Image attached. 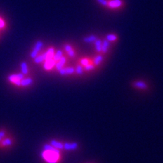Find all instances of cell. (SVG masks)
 I'll return each mask as SVG.
<instances>
[{
  "instance_id": "cell-1",
  "label": "cell",
  "mask_w": 163,
  "mask_h": 163,
  "mask_svg": "<svg viewBox=\"0 0 163 163\" xmlns=\"http://www.w3.org/2000/svg\"><path fill=\"white\" fill-rule=\"evenodd\" d=\"M60 152H53V151H44L42 156L48 163H56L58 159Z\"/></svg>"
},
{
  "instance_id": "cell-2",
  "label": "cell",
  "mask_w": 163,
  "mask_h": 163,
  "mask_svg": "<svg viewBox=\"0 0 163 163\" xmlns=\"http://www.w3.org/2000/svg\"><path fill=\"white\" fill-rule=\"evenodd\" d=\"M42 47H43V43H42L41 41H39V42H36V45H35V47H34V49H33V51L30 53L31 58L34 59V58H36L37 55H38L39 51L42 48Z\"/></svg>"
},
{
  "instance_id": "cell-3",
  "label": "cell",
  "mask_w": 163,
  "mask_h": 163,
  "mask_svg": "<svg viewBox=\"0 0 163 163\" xmlns=\"http://www.w3.org/2000/svg\"><path fill=\"white\" fill-rule=\"evenodd\" d=\"M78 147L77 143H66L63 144V149H65L66 150H76Z\"/></svg>"
},
{
  "instance_id": "cell-4",
  "label": "cell",
  "mask_w": 163,
  "mask_h": 163,
  "mask_svg": "<svg viewBox=\"0 0 163 163\" xmlns=\"http://www.w3.org/2000/svg\"><path fill=\"white\" fill-rule=\"evenodd\" d=\"M75 70L72 67H67V68H62L59 70V73L62 76L65 75H71L74 72Z\"/></svg>"
},
{
  "instance_id": "cell-5",
  "label": "cell",
  "mask_w": 163,
  "mask_h": 163,
  "mask_svg": "<svg viewBox=\"0 0 163 163\" xmlns=\"http://www.w3.org/2000/svg\"><path fill=\"white\" fill-rule=\"evenodd\" d=\"M133 86L137 89H147V85L144 82L142 81H138V82H133Z\"/></svg>"
},
{
  "instance_id": "cell-6",
  "label": "cell",
  "mask_w": 163,
  "mask_h": 163,
  "mask_svg": "<svg viewBox=\"0 0 163 163\" xmlns=\"http://www.w3.org/2000/svg\"><path fill=\"white\" fill-rule=\"evenodd\" d=\"M45 64H44V68L45 70L51 69V67L55 66V60L54 59H49V60H45Z\"/></svg>"
},
{
  "instance_id": "cell-7",
  "label": "cell",
  "mask_w": 163,
  "mask_h": 163,
  "mask_svg": "<svg viewBox=\"0 0 163 163\" xmlns=\"http://www.w3.org/2000/svg\"><path fill=\"white\" fill-rule=\"evenodd\" d=\"M122 4V2L121 0H111L108 2V6L110 8H118L120 7Z\"/></svg>"
},
{
  "instance_id": "cell-8",
  "label": "cell",
  "mask_w": 163,
  "mask_h": 163,
  "mask_svg": "<svg viewBox=\"0 0 163 163\" xmlns=\"http://www.w3.org/2000/svg\"><path fill=\"white\" fill-rule=\"evenodd\" d=\"M46 58H47V54H46V52H45L42 54L37 55V56L34 58V61L36 62V63H42V61H45V60H46Z\"/></svg>"
},
{
  "instance_id": "cell-9",
  "label": "cell",
  "mask_w": 163,
  "mask_h": 163,
  "mask_svg": "<svg viewBox=\"0 0 163 163\" xmlns=\"http://www.w3.org/2000/svg\"><path fill=\"white\" fill-rule=\"evenodd\" d=\"M66 61H67V60H66V58H64V57H62L60 60H58V63H55V67H56V69L58 70V71L60 70V69H62L63 66H64V64L66 63Z\"/></svg>"
},
{
  "instance_id": "cell-10",
  "label": "cell",
  "mask_w": 163,
  "mask_h": 163,
  "mask_svg": "<svg viewBox=\"0 0 163 163\" xmlns=\"http://www.w3.org/2000/svg\"><path fill=\"white\" fill-rule=\"evenodd\" d=\"M8 79L10 80L11 82L15 83L16 85H20V81H21V80L18 78V76L17 74L11 75V76H10L8 77Z\"/></svg>"
},
{
  "instance_id": "cell-11",
  "label": "cell",
  "mask_w": 163,
  "mask_h": 163,
  "mask_svg": "<svg viewBox=\"0 0 163 163\" xmlns=\"http://www.w3.org/2000/svg\"><path fill=\"white\" fill-rule=\"evenodd\" d=\"M50 144H51L53 147L57 149V150H62V149H63V143H61L60 142L57 141L56 140H52V141H51Z\"/></svg>"
},
{
  "instance_id": "cell-12",
  "label": "cell",
  "mask_w": 163,
  "mask_h": 163,
  "mask_svg": "<svg viewBox=\"0 0 163 163\" xmlns=\"http://www.w3.org/2000/svg\"><path fill=\"white\" fill-rule=\"evenodd\" d=\"M109 47H110V42L107 39L104 40L103 42H102V47H101V51L103 54H106V53L108 51Z\"/></svg>"
},
{
  "instance_id": "cell-13",
  "label": "cell",
  "mask_w": 163,
  "mask_h": 163,
  "mask_svg": "<svg viewBox=\"0 0 163 163\" xmlns=\"http://www.w3.org/2000/svg\"><path fill=\"white\" fill-rule=\"evenodd\" d=\"M33 82V79L31 78L23 79L20 81V85H23V86H28V85H32Z\"/></svg>"
},
{
  "instance_id": "cell-14",
  "label": "cell",
  "mask_w": 163,
  "mask_h": 163,
  "mask_svg": "<svg viewBox=\"0 0 163 163\" xmlns=\"http://www.w3.org/2000/svg\"><path fill=\"white\" fill-rule=\"evenodd\" d=\"M44 151H53V152H60L59 150H57L54 147H53L51 144H45L43 147Z\"/></svg>"
},
{
  "instance_id": "cell-15",
  "label": "cell",
  "mask_w": 163,
  "mask_h": 163,
  "mask_svg": "<svg viewBox=\"0 0 163 163\" xmlns=\"http://www.w3.org/2000/svg\"><path fill=\"white\" fill-rule=\"evenodd\" d=\"M97 40V37L94 35L92 36H87V37H85L84 39V42H86V43H91V42H94L95 41Z\"/></svg>"
},
{
  "instance_id": "cell-16",
  "label": "cell",
  "mask_w": 163,
  "mask_h": 163,
  "mask_svg": "<svg viewBox=\"0 0 163 163\" xmlns=\"http://www.w3.org/2000/svg\"><path fill=\"white\" fill-rule=\"evenodd\" d=\"M1 141H2V146H3V147L11 146V145H12V143H13L12 140L10 139V138H6V139L2 140Z\"/></svg>"
},
{
  "instance_id": "cell-17",
  "label": "cell",
  "mask_w": 163,
  "mask_h": 163,
  "mask_svg": "<svg viewBox=\"0 0 163 163\" xmlns=\"http://www.w3.org/2000/svg\"><path fill=\"white\" fill-rule=\"evenodd\" d=\"M95 49L98 52H100L101 51V47H102V41L100 39H97L95 42Z\"/></svg>"
},
{
  "instance_id": "cell-18",
  "label": "cell",
  "mask_w": 163,
  "mask_h": 163,
  "mask_svg": "<svg viewBox=\"0 0 163 163\" xmlns=\"http://www.w3.org/2000/svg\"><path fill=\"white\" fill-rule=\"evenodd\" d=\"M46 54H47V58L46 60H49V59H52L54 58V48H49L47 51H46Z\"/></svg>"
},
{
  "instance_id": "cell-19",
  "label": "cell",
  "mask_w": 163,
  "mask_h": 163,
  "mask_svg": "<svg viewBox=\"0 0 163 163\" xmlns=\"http://www.w3.org/2000/svg\"><path fill=\"white\" fill-rule=\"evenodd\" d=\"M62 57H63V53H62L61 51L58 50V51H57V52L54 54V58H53V59H54V60H55V62H56L60 60Z\"/></svg>"
},
{
  "instance_id": "cell-20",
  "label": "cell",
  "mask_w": 163,
  "mask_h": 163,
  "mask_svg": "<svg viewBox=\"0 0 163 163\" xmlns=\"http://www.w3.org/2000/svg\"><path fill=\"white\" fill-rule=\"evenodd\" d=\"M20 67H21V71L22 73L24 75H26L28 73V67H27V64L26 62H22L21 64H20Z\"/></svg>"
},
{
  "instance_id": "cell-21",
  "label": "cell",
  "mask_w": 163,
  "mask_h": 163,
  "mask_svg": "<svg viewBox=\"0 0 163 163\" xmlns=\"http://www.w3.org/2000/svg\"><path fill=\"white\" fill-rule=\"evenodd\" d=\"M103 58L102 55H98L96 58H94V63H95V65L97 66L100 65V64L101 63V62L103 61Z\"/></svg>"
},
{
  "instance_id": "cell-22",
  "label": "cell",
  "mask_w": 163,
  "mask_h": 163,
  "mask_svg": "<svg viewBox=\"0 0 163 163\" xmlns=\"http://www.w3.org/2000/svg\"><path fill=\"white\" fill-rule=\"evenodd\" d=\"M107 39L109 42H112V41H115L116 39V36L113 34H110L107 36Z\"/></svg>"
},
{
  "instance_id": "cell-23",
  "label": "cell",
  "mask_w": 163,
  "mask_h": 163,
  "mask_svg": "<svg viewBox=\"0 0 163 163\" xmlns=\"http://www.w3.org/2000/svg\"><path fill=\"white\" fill-rule=\"evenodd\" d=\"M76 73L79 75H82L83 74V68H82V67L80 65H78L77 67H76Z\"/></svg>"
},
{
  "instance_id": "cell-24",
  "label": "cell",
  "mask_w": 163,
  "mask_h": 163,
  "mask_svg": "<svg viewBox=\"0 0 163 163\" xmlns=\"http://www.w3.org/2000/svg\"><path fill=\"white\" fill-rule=\"evenodd\" d=\"M100 4H101L102 6H108V2L107 0H97Z\"/></svg>"
},
{
  "instance_id": "cell-25",
  "label": "cell",
  "mask_w": 163,
  "mask_h": 163,
  "mask_svg": "<svg viewBox=\"0 0 163 163\" xmlns=\"http://www.w3.org/2000/svg\"><path fill=\"white\" fill-rule=\"evenodd\" d=\"M94 69V67L93 65H90V64H88L87 66H85V70L86 71H91L92 70Z\"/></svg>"
},
{
  "instance_id": "cell-26",
  "label": "cell",
  "mask_w": 163,
  "mask_h": 163,
  "mask_svg": "<svg viewBox=\"0 0 163 163\" xmlns=\"http://www.w3.org/2000/svg\"><path fill=\"white\" fill-rule=\"evenodd\" d=\"M64 49H65V51H67V52H69V51H72V46H71V45H66L65 46H64Z\"/></svg>"
},
{
  "instance_id": "cell-27",
  "label": "cell",
  "mask_w": 163,
  "mask_h": 163,
  "mask_svg": "<svg viewBox=\"0 0 163 163\" xmlns=\"http://www.w3.org/2000/svg\"><path fill=\"white\" fill-rule=\"evenodd\" d=\"M81 63L82 64V66L85 67V66H87L88 64H89V61L87 59H82V60H81Z\"/></svg>"
},
{
  "instance_id": "cell-28",
  "label": "cell",
  "mask_w": 163,
  "mask_h": 163,
  "mask_svg": "<svg viewBox=\"0 0 163 163\" xmlns=\"http://www.w3.org/2000/svg\"><path fill=\"white\" fill-rule=\"evenodd\" d=\"M5 135H6V132H5L4 131H0V141L3 139Z\"/></svg>"
},
{
  "instance_id": "cell-29",
  "label": "cell",
  "mask_w": 163,
  "mask_h": 163,
  "mask_svg": "<svg viewBox=\"0 0 163 163\" xmlns=\"http://www.w3.org/2000/svg\"><path fill=\"white\" fill-rule=\"evenodd\" d=\"M67 53H68V55H69L70 57H73L75 55V52L73 50H72V51H69V52H67Z\"/></svg>"
},
{
  "instance_id": "cell-30",
  "label": "cell",
  "mask_w": 163,
  "mask_h": 163,
  "mask_svg": "<svg viewBox=\"0 0 163 163\" xmlns=\"http://www.w3.org/2000/svg\"><path fill=\"white\" fill-rule=\"evenodd\" d=\"M4 26H5V24H4V22L2 21L1 19H0V28H3Z\"/></svg>"
}]
</instances>
